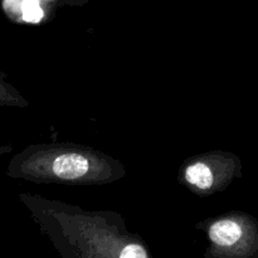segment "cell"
<instances>
[{
  "instance_id": "obj_7",
  "label": "cell",
  "mask_w": 258,
  "mask_h": 258,
  "mask_svg": "<svg viewBox=\"0 0 258 258\" xmlns=\"http://www.w3.org/2000/svg\"><path fill=\"white\" fill-rule=\"evenodd\" d=\"M8 149H5V148H3V146H0V155H2L3 153H5V151H7Z\"/></svg>"
},
{
  "instance_id": "obj_1",
  "label": "cell",
  "mask_w": 258,
  "mask_h": 258,
  "mask_svg": "<svg viewBox=\"0 0 258 258\" xmlns=\"http://www.w3.org/2000/svg\"><path fill=\"white\" fill-rule=\"evenodd\" d=\"M88 170V161L78 154H67L57 158L53 163V171L58 178L77 179Z\"/></svg>"
},
{
  "instance_id": "obj_4",
  "label": "cell",
  "mask_w": 258,
  "mask_h": 258,
  "mask_svg": "<svg viewBox=\"0 0 258 258\" xmlns=\"http://www.w3.org/2000/svg\"><path fill=\"white\" fill-rule=\"evenodd\" d=\"M23 18L29 23H38L42 19L43 12L37 0H25L23 4Z\"/></svg>"
},
{
  "instance_id": "obj_5",
  "label": "cell",
  "mask_w": 258,
  "mask_h": 258,
  "mask_svg": "<svg viewBox=\"0 0 258 258\" xmlns=\"http://www.w3.org/2000/svg\"><path fill=\"white\" fill-rule=\"evenodd\" d=\"M120 257L122 258H145L148 257V253L141 248L140 246L136 244H131L123 248V251L120 253Z\"/></svg>"
},
{
  "instance_id": "obj_3",
  "label": "cell",
  "mask_w": 258,
  "mask_h": 258,
  "mask_svg": "<svg viewBox=\"0 0 258 258\" xmlns=\"http://www.w3.org/2000/svg\"><path fill=\"white\" fill-rule=\"evenodd\" d=\"M186 179L189 183L194 184L196 186L201 189L211 188L213 184V175L209 168L204 164H194L189 166L186 170Z\"/></svg>"
},
{
  "instance_id": "obj_2",
  "label": "cell",
  "mask_w": 258,
  "mask_h": 258,
  "mask_svg": "<svg viewBox=\"0 0 258 258\" xmlns=\"http://www.w3.org/2000/svg\"><path fill=\"white\" fill-rule=\"evenodd\" d=\"M243 236L242 227L234 221H219L209 229V237L219 246H233Z\"/></svg>"
},
{
  "instance_id": "obj_6",
  "label": "cell",
  "mask_w": 258,
  "mask_h": 258,
  "mask_svg": "<svg viewBox=\"0 0 258 258\" xmlns=\"http://www.w3.org/2000/svg\"><path fill=\"white\" fill-rule=\"evenodd\" d=\"M17 97H13L12 90L8 85H5L4 80H3L2 75H0V105H7V103H12L13 101L15 102Z\"/></svg>"
}]
</instances>
